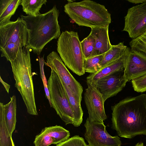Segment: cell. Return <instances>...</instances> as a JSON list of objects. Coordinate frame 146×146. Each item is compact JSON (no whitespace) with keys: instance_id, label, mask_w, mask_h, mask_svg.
Listing matches in <instances>:
<instances>
[{"instance_id":"1","label":"cell","mask_w":146,"mask_h":146,"mask_svg":"<svg viewBox=\"0 0 146 146\" xmlns=\"http://www.w3.org/2000/svg\"><path fill=\"white\" fill-rule=\"evenodd\" d=\"M112 128L120 137L146 135V94L126 98L111 106Z\"/></svg>"},{"instance_id":"2","label":"cell","mask_w":146,"mask_h":146,"mask_svg":"<svg viewBox=\"0 0 146 146\" xmlns=\"http://www.w3.org/2000/svg\"><path fill=\"white\" fill-rule=\"evenodd\" d=\"M59 11L54 5L50 10L36 17L21 15L28 31L27 46L39 55L46 45L61 35L58 18Z\"/></svg>"},{"instance_id":"3","label":"cell","mask_w":146,"mask_h":146,"mask_svg":"<svg viewBox=\"0 0 146 146\" xmlns=\"http://www.w3.org/2000/svg\"><path fill=\"white\" fill-rule=\"evenodd\" d=\"M28 46L20 47L16 58L10 61L15 86L21 94L27 113L38 115L35 97L32 73L30 50Z\"/></svg>"},{"instance_id":"4","label":"cell","mask_w":146,"mask_h":146,"mask_svg":"<svg viewBox=\"0 0 146 146\" xmlns=\"http://www.w3.org/2000/svg\"><path fill=\"white\" fill-rule=\"evenodd\" d=\"M64 8L65 13L79 26L100 27L109 26L111 22V15L105 6L92 1H69Z\"/></svg>"},{"instance_id":"5","label":"cell","mask_w":146,"mask_h":146,"mask_svg":"<svg viewBox=\"0 0 146 146\" xmlns=\"http://www.w3.org/2000/svg\"><path fill=\"white\" fill-rule=\"evenodd\" d=\"M57 49L66 66L78 76L85 74V59L77 32L62 31L57 41Z\"/></svg>"},{"instance_id":"6","label":"cell","mask_w":146,"mask_h":146,"mask_svg":"<svg viewBox=\"0 0 146 146\" xmlns=\"http://www.w3.org/2000/svg\"><path fill=\"white\" fill-rule=\"evenodd\" d=\"M50 99L52 107L66 125L72 124L76 127L74 116L67 94L58 77L51 70L48 82Z\"/></svg>"},{"instance_id":"7","label":"cell","mask_w":146,"mask_h":146,"mask_svg":"<svg viewBox=\"0 0 146 146\" xmlns=\"http://www.w3.org/2000/svg\"><path fill=\"white\" fill-rule=\"evenodd\" d=\"M87 88L84 93L85 102L88 110V118L92 122L104 123L107 116L104 107L102 94L94 83L86 81Z\"/></svg>"},{"instance_id":"8","label":"cell","mask_w":146,"mask_h":146,"mask_svg":"<svg viewBox=\"0 0 146 146\" xmlns=\"http://www.w3.org/2000/svg\"><path fill=\"white\" fill-rule=\"evenodd\" d=\"M84 126V136L88 143L87 146H121L119 137L109 134L104 123L92 122L88 117Z\"/></svg>"},{"instance_id":"9","label":"cell","mask_w":146,"mask_h":146,"mask_svg":"<svg viewBox=\"0 0 146 146\" xmlns=\"http://www.w3.org/2000/svg\"><path fill=\"white\" fill-rule=\"evenodd\" d=\"M28 40V31L20 17L0 26V47L10 44L25 46Z\"/></svg>"},{"instance_id":"10","label":"cell","mask_w":146,"mask_h":146,"mask_svg":"<svg viewBox=\"0 0 146 146\" xmlns=\"http://www.w3.org/2000/svg\"><path fill=\"white\" fill-rule=\"evenodd\" d=\"M45 63L56 73L63 84L75 95L82 99V86L70 73L56 52L53 51L50 53L47 56L46 62Z\"/></svg>"},{"instance_id":"11","label":"cell","mask_w":146,"mask_h":146,"mask_svg":"<svg viewBox=\"0 0 146 146\" xmlns=\"http://www.w3.org/2000/svg\"><path fill=\"white\" fill-rule=\"evenodd\" d=\"M124 20L123 31L132 39L143 33L146 31V1L129 8Z\"/></svg>"},{"instance_id":"12","label":"cell","mask_w":146,"mask_h":146,"mask_svg":"<svg viewBox=\"0 0 146 146\" xmlns=\"http://www.w3.org/2000/svg\"><path fill=\"white\" fill-rule=\"evenodd\" d=\"M124 75L128 81L146 74V56L127 47L126 51Z\"/></svg>"},{"instance_id":"13","label":"cell","mask_w":146,"mask_h":146,"mask_svg":"<svg viewBox=\"0 0 146 146\" xmlns=\"http://www.w3.org/2000/svg\"><path fill=\"white\" fill-rule=\"evenodd\" d=\"M127 81L123 70L105 76L94 83L102 94L105 102L108 98L115 96L120 92Z\"/></svg>"},{"instance_id":"14","label":"cell","mask_w":146,"mask_h":146,"mask_svg":"<svg viewBox=\"0 0 146 146\" xmlns=\"http://www.w3.org/2000/svg\"><path fill=\"white\" fill-rule=\"evenodd\" d=\"M70 136L69 131L60 126L46 127L36 135L33 143L35 146L56 145L68 139Z\"/></svg>"},{"instance_id":"15","label":"cell","mask_w":146,"mask_h":146,"mask_svg":"<svg viewBox=\"0 0 146 146\" xmlns=\"http://www.w3.org/2000/svg\"><path fill=\"white\" fill-rule=\"evenodd\" d=\"M109 26L91 28L90 34L95 39V48L91 57L104 54L111 48L112 45L109 38Z\"/></svg>"},{"instance_id":"16","label":"cell","mask_w":146,"mask_h":146,"mask_svg":"<svg viewBox=\"0 0 146 146\" xmlns=\"http://www.w3.org/2000/svg\"><path fill=\"white\" fill-rule=\"evenodd\" d=\"M125 54L126 51L119 58L101 68L97 72L90 74L87 77L86 80L95 83L105 76L124 70L125 64Z\"/></svg>"},{"instance_id":"17","label":"cell","mask_w":146,"mask_h":146,"mask_svg":"<svg viewBox=\"0 0 146 146\" xmlns=\"http://www.w3.org/2000/svg\"><path fill=\"white\" fill-rule=\"evenodd\" d=\"M16 110V99L15 95L11 97L10 101L5 104L1 102L0 103V111L3 114L7 127L11 136L15 128Z\"/></svg>"},{"instance_id":"18","label":"cell","mask_w":146,"mask_h":146,"mask_svg":"<svg viewBox=\"0 0 146 146\" xmlns=\"http://www.w3.org/2000/svg\"><path fill=\"white\" fill-rule=\"evenodd\" d=\"M21 0H0V26L10 22L11 16L15 13Z\"/></svg>"},{"instance_id":"19","label":"cell","mask_w":146,"mask_h":146,"mask_svg":"<svg viewBox=\"0 0 146 146\" xmlns=\"http://www.w3.org/2000/svg\"><path fill=\"white\" fill-rule=\"evenodd\" d=\"M62 84L67 94L74 116L76 127H78L81 124L83 121V112L81 105L82 99L75 95L66 85L62 83Z\"/></svg>"},{"instance_id":"20","label":"cell","mask_w":146,"mask_h":146,"mask_svg":"<svg viewBox=\"0 0 146 146\" xmlns=\"http://www.w3.org/2000/svg\"><path fill=\"white\" fill-rule=\"evenodd\" d=\"M127 47L124 45L123 42L112 45L111 48L105 53L102 60L99 63L100 69L120 58L125 54Z\"/></svg>"},{"instance_id":"21","label":"cell","mask_w":146,"mask_h":146,"mask_svg":"<svg viewBox=\"0 0 146 146\" xmlns=\"http://www.w3.org/2000/svg\"><path fill=\"white\" fill-rule=\"evenodd\" d=\"M47 2L46 0H21L20 5L22 6L23 11L27 15L36 17L40 14V8Z\"/></svg>"},{"instance_id":"22","label":"cell","mask_w":146,"mask_h":146,"mask_svg":"<svg viewBox=\"0 0 146 146\" xmlns=\"http://www.w3.org/2000/svg\"><path fill=\"white\" fill-rule=\"evenodd\" d=\"M0 146H15L9 133L3 114L0 111Z\"/></svg>"},{"instance_id":"23","label":"cell","mask_w":146,"mask_h":146,"mask_svg":"<svg viewBox=\"0 0 146 146\" xmlns=\"http://www.w3.org/2000/svg\"><path fill=\"white\" fill-rule=\"evenodd\" d=\"M95 43V38L90 34L81 41L82 52L85 59L91 57L94 49Z\"/></svg>"},{"instance_id":"24","label":"cell","mask_w":146,"mask_h":146,"mask_svg":"<svg viewBox=\"0 0 146 146\" xmlns=\"http://www.w3.org/2000/svg\"><path fill=\"white\" fill-rule=\"evenodd\" d=\"M104 54L85 59L84 68L85 72L91 74L98 71L100 69L99 63L102 60Z\"/></svg>"},{"instance_id":"25","label":"cell","mask_w":146,"mask_h":146,"mask_svg":"<svg viewBox=\"0 0 146 146\" xmlns=\"http://www.w3.org/2000/svg\"><path fill=\"white\" fill-rule=\"evenodd\" d=\"M130 48L146 56V31L139 37L130 42Z\"/></svg>"},{"instance_id":"26","label":"cell","mask_w":146,"mask_h":146,"mask_svg":"<svg viewBox=\"0 0 146 146\" xmlns=\"http://www.w3.org/2000/svg\"><path fill=\"white\" fill-rule=\"evenodd\" d=\"M56 146H87V145L82 137L76 135Z\"/></svg>"},{"instance_id":"27","label":"cell","mask_w":146,"mask_h":146,"mask_svg":"<svg viewBox=\"0 0 146 146\" xmlns=\"http://www.w3.org/2000/svg\"><path fill=\"white\" fill-rule=\"evenodd\" d=\"M39 60L40 67V75L43 83L45 93V96L48 100L50 107H52V105L50 99L49 92L48 88V82L44 72V65L45 63L44 61L43 57L40 58V57H39Z\"/></svg>"},{"instance_id":"28","label":"cell","mask_w":146,"mask_h":146,"mask_svg":"<svg viewBox=\"0 0 146 146\" xmlns=\"http://www.w3.org/2000/svg\"><path fill=\"white\" fill-rule=\"evenodd\" d=\"M134 90L137 92L146 91V74L131 81Z\"/></svg>"},{"instance_id":"29","label":"cell","mask_w":146,"mask_h":146,"mask_svg":"<svg viewBox=\"0 0 146 146\" xmlns=\"http://www.w3.org/2000/svg\"><path fill=\"white\" fill-rule=\"evenodd\" d=\"M0 82L3 85L6 91L8 94L9 93V90L10 87V85L3 81L1 78V76H0Z\"/></svg>"},{"instance_id":"30","label":"cell","mask_w":146,"mask_h":146,"mask_svg":"<svg viewBox=\"0 0 146 146\" xmlns=\"http://www.w3.org/2000/svg\"><path fill=\"white\" fill-rule=\"evenodd\" d=\"M129 2L135 4L142 3L146 1V0H127Z\"/></svg>"},{"instance_id":"31","label":"cell","mask_w":146,"mask_h":146,"mask_svg":"<svg viewBox=\"0 0 146 146\" xmlns=\"http://www.w3.org/2000/svg\"><path fill=\"white\" fill-rule=\"evenodd\" d=\"M135 146H144L142 142L137 143Z\"/></svg>"}]
</instances>
